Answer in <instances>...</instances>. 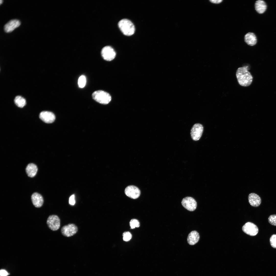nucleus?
I'll return each mask as SVG.
<instances>
[{"label":"nucleus","mask_w":276,"mask_h":276,"mask_svg":"<svg viewBox=\"0 0 276 276\" xmlns=\"http://www.w3.org/2000/svg\"><path fill=\"white\" fill-rule=\"evenodd\" d=\"M31 200L33 205L37 208L41 207L43 203V199L42 196L40 194L35 192L31 196Z\"/></svg>","instance_id":"obj_13"},{"label":"nucleus","mask_w":276,"mask_h":276,"mask_svg":"<svg viewBox=\"0 0 276 276\" xmlns=\"http://www.w3.org/2000/svg\"><path fill=\"white\" fill-rule=\"evenodd\" d=\"M245 42L248 45L252 46L255 45L257 43V40L255 34L252 32H248L245 34L244 37Z\"/></svg>","instance_id":"obj_17"},{"label":"nucleus","mask_w":276,"mask_h":276,"mask_svg":"<svg viewBox=\"0 0 276 276\" xmlns=\"http://www.w3.org/2000/svg\"><path fill=\"white\" fill-rule=\"evenodd\" d=\"M242 229L246 234L251 236L256 235L258 232V227L255 224L250 222H247L243 226Z\"/></svg>","instance_id":"obj_9"},{"label":"nucleus","mask_w":276,"mask_h":276,"mask_svg":"<svg viewBox=\"0 0 276 276\" xmlns=\"http://www.w3.org/2000/svg\"><path fill=\"white\" fill-rule=\"evenodd\" d=\"M200 236L199 233L196 231H192L189 234L187 238L188 243L190 245H193L199 241Z\"/></svg>","instance_id":"obj_15"},{"label":"nucleus","mask_w":276,"mask_h":276,"mask_svg":"<svg viewBox=\"0 0 276 276\" xmlns=\"http://www.w3.org/2000/svg\"><path fill=\"white\" fill-rule=\"evenodd\" d=\"M2 2H3V1L2 0H0V4H2Z\"/></svg>","instance_id":"obj_28"},{"label":"nucleus","mask_w":276,"mask_h":276,"mask_svg":"<svg viewBox=\"0 0 276 276\" xmlns=\"http://www.w3.org/2000/svg\"><path fill=\"white\" fill-rule=\"evenodd\" d=\"M270 241L271 246L273 248H276V234H273L271 236Z\"/></svg>","instance_id":"obj_24"},{"label":"nucleus","mask_w":276,"mask_h":276,"mask_svg":"<svg viewBox=\"0 0 276 276\" xmlns=\"http://www.w3.org/2000/svg\"><path fill=\"white\" fill-rule=\"evenodd\" d=\"M268 221L271 224L276 226V214L270 215L268 218Z\"/></svg>","instance_id":"obj_22"},{"label":"nucleus","mask_w":276,"mask_h":276,"mask_svg":"<svg viewBox=\"0 0 276 276\" xmlns=\"http://www.w3.org/2000/svg\"><path fill=\"white\" fill-rule=\"evenodd\" d=\"M14 101L15 104L20 108L23 107L26 104L25 99L20 96H16L14 99Z\"/></svg>","instance_id":"obj_19"},{"label":"nucleus","mask_w":276,"mask_h":276,"mask_svg":"<svg viewBox=\"0 0 276 276\" xmlns=\"http://www.w3.org/2000/svg\"><path fill=\"white\" fill-rule=\"evenodd\" d=\"M20 24V22L17 19H13L10 20L4 25V29L6 32H9L12 31L15 28L19 27Z\"/></svg>","instance_id":"obj_12"},{"label":"nucleus","mask_w":276,"mask_h":276,"mask_svg":"<svg viewBox=\"0 0 276 276\" xmlns=\"http://www.w3.org/2000/svg\"><path fill=\"white\" fill-rule=\"evenodd\" d=\"M130 225L131 228L132 229H134L135 227H139L140 226L139 222L136 219L131 220L130 222Z\"/></svg>","instance_id":"obj_21"},{"label":"nucleus","mask_w":276,"mask_h":276,"mask_svg":"<svg viewBox=\"0 0 276 276\" xmlns=\"http://www.w3.org/2000/svg\"><path fill=\"white\" fill-rule=\"evenodd\" d=\"M86 79L85 76L84 75H82L79 77L78 80V85L79 87L80 88L84 87L86 84Z\"/></svg>","instance_id":"obj_20"},{"label":"nucleus","mask_w":276,"mask_h":276,"mask_svg":"<svg viewBox=\"0 0 276 276\" xmlns=\"http://www.w3.org/2000/svg\"><path fill=\"white\" fill-rule=\"evenodd\" d=\"M203 130V125L199 123L194 124L192 126L190 134L192 139L194 141L199 140L201 137Z\"/></svg>","instance_id":"obj_6"},{"label":"nucleus","mask_w":276,"mask_h":276,"mask_svg":"<svg viewBox=\"0 0 276 276\" xmlns=\"http://www.w3.org/2000/svg\"><path fill=\"white\" fill-rule=\"evenodd\" d=\"M103 58L107 61H111L114 59L116 53L113 49L109 46H106L102 49L101 52Z\"/></svg>","instance_id":"obj_8"},{"label":"nucleus","mask_w":276,"mask_h":276,"mask_svg":"<svg viewBox=\"0 0 276 276\" xmlns=\"http://www.w3.org/2000/svg\"><path fill=\"white\" fill-rule=\"evenodd\" d=\"M37 171V166L32 163L28 164L26 168V172L27 175L30 177H34L36 175Z\"/></svg>","instance_id":"obj_18"},{"label":"nucleus","mask_w":276,"mask_h":276,"mask_svg":"<svg viewBox=\"0 0 276 276\" xmlns=\"http://www.w3.org/2000/svg\"><path fill=\"white\" fill-rule=\"evenodd\" d=\"M93 98L97 102L103 104L108 103L111 101V97L108 93L103 90H98L93 92Z\"/></svg>","instance_id":"obj_3"},{"label":"nucleus","mask_w":276,"mask_h":276,"mask_svg":"<svg viewBox=\"0 0 276 276\" xmlns=\"http://www.w3.org/2000/svg\"><path fill=\"white\" fill-rule=\"evenodd\" d=\"M183 206L187 210L192 211L195 210L197 207V203L192 197H187L183 198L182 200Z\"/></svg>","instance_id":"obj_7"},{"label":"nucleus","mask_w":276,"mask_h":276,"mask_svg":"<svg viewBox=\"0 0 276 276\" xmlns=\"http://www.w3.org/2000/svg\"><path fill=\"white\" fill-rule=\"evenodd\" d=\"M210 1L211 3L216 4H218L220 3L223 0H210Z\"/></svg>","instance_id":"obj_27"},{"label":"nucleus","mask_w":276,"mask_h":276,"mask_svg":"<svg viewBox=\"0 0 276 276\" xmlns=\"http://www.w3.org/2000/svg\"><path fill=\"white\" fill-rule=\"evenodd\" d=\"M248 200L250 205L255 207L258 206L261 202V199L260 197L254 193H251L249 194Z\"/></svg>","instance_id":"obj_14"},{"label":"nucleus","mask_w":276,"mask_h":276,"mask_svg":"<svg viewBox=\"0 0 276 276\" xmlns=\"http://www.w3.org/2000/svg\"><path fill=\"white\" fill-rule=\"evenodd\" d=\"M0 274L1 276H7L8 273L7 271L4 270H0Z\"/></svg>","instance_id":"obj_26"},{"label":"nucleus","mask_w":276,"mask_h":276,"mask_svg":"<svg viewBox=\"0 0 276 276\" xmlns=\"http://www.w3.org/2000/svg\"><path fill=\"white\" fill-rule=\"evenodd\" d=\"M69 203L71 205H74L75 203L74 195L73 194L71 195L69 198Z\"/></svg>","instance_id":"obj_25"},{"label":"nucleus","mask_w":276,"mask_h":276,"mask_svg":"<svg viewBox=\"0 0 276 276\" xmlns=\"http://www.w3.org/2000/svg\"><path fill=\"white\" fill-rule=\"evenodd\" d=\"M125 193L128 197L133 199H136L140 196L141 192L136 187L130 185L127 186L125 190Z\"/></svg>","instance_id":"obj_10"},{"label":"nucleus","mask_w":276,"mask_h":276,"mask_svg":"<svg viewBox=\"0 0 276 276\" xmlns=\"http://www.w3.org/2000/svg\"><path fill=\"white\" fill-rule=\"evenodd\" d=\"M119 28L122 33L127 36H130L134 33V25L130 20L126 19L121 20L118 22Z\"/></svg>","instance_id":"obj_2"},{"label":"nucleus","mask_w":276,"mask_h":276,"mask_svg":"<svg viewBox=\"0 0 276 276\" xmlns=\"http://www.w3.org/2000/svg\"><path fill=\"white\" fill-rule=\"evenodd\" d=\"M255 6L256 12L260 14L263 13L266 11L267 7L265 2L262 0L256 1L255 3Z\"/></svg>","instance_id":"obj_16"},{"label":"nucleus","mask_w":276,"mask_h":276,"mask_svg":"<svg viewBox=\"0 0 276 276\" xmlns=\"http://www.w3.org/2000/svg\"><path fill=\"white\" fill-rule=\"evenodd\" d=\"M78 231L77 226L73 223H70L63 226L61 229V233L63 236L69 237L75 234Z\"/></svg>","instance_id":"obj_4"},{"label":"nucleus","mask_w":276,"mask_h":276,"mask_svg":"<svg viewBox=\"0 0 276 276\" xmlns=\"http://www.w3.org/2000/svg\"><path fill=\"white\" fill-rule=\"evenodd\" d=\"M123 239L125 241H129L132 237L131 234L129 232H124L123 234Z\"/></svg>","instance_id":"obj_23"},{"label":"nucleus","mask_w":276,"mask_h":276,"mask_svg":"<svg viewBox=\"0 0 276 276\" xmlns=\"http://www.w3.org/2000/svg\"><path fill=\"white\" fill-rule=\"evenodd\" d=\"M60 220L59 217L55 215H50L48 217L47 223L49 228L52 230H58L60 226Z\"/></svg>","instance_id":"obj_5"},{"label":"nucleus","mask_w":276,"mask_h":276,"mask_svg":"<svg viewBox=\"0 0 276 276\" xmlns=\"http://www.w3.org/2000/svg\"><path fill=\"white\" fill-rule=\"evenodd\" d=\"M40 118L43 121L47 123H51L55 120V116L52 112L48 111H43L40 113Z\"/></svg>","instance_id":"obj_11"},{"label":"nucleus","mask_w":276,"mask_h":276,"mask_svg":"<svg viewBox=\"0 0 276 276\" xmlns=\"http://www.w3.org/2000/svg\"><path fill=\"white\" fill-rule=\"evenodd\" d=\"M248 66H244L239 67L237 70L236 75L239 84L244 87H247L251 84L253 77L248 71Z\"/></svg>","instance_id":"obj_1"}]
</instances>
